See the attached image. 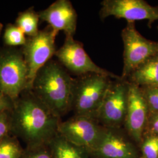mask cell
Instances as JSON below:
<instances>
[{
	"mask_svg": "<svg viewBox=\"0 0 158 158\" xmlns=\"http://www.w3.org/2000/svg\"><path fill=\"white\" fill-rule=\"evenodd\" d=\"M29 90L28 69L21 49L0 48V91L15 101Z\"/></svg>",
	"mask_w": 158,
	"mask_h": 158,
	"instance_id": "obj_4",
	"label": "cell"
},
{
	"mask_svg": "<svg viewBox=\"0 0 158 158\" xmlns=\"http://www.w3.org/2000/svg\"></svg>",
	"mask_w": 158,
	"mask_h": 158,
	"instance_id": "obj_26",
	"label": "cell"
},
{
	"mask_svg": "<svg viewBox=\"0 0 158 158\" xmlns=\"http://www.w3.org/2000/svg\"><path fill=\"white\" fill-rule=\"evenodd\" d=\"M124 44V66L123 80L128 78L131 72L142 63L153 57L158 56V42L143 37L135 28L134 22H127L122 30Z\"/></svg>",
	"mask_w": 158,
	"mask_h": 158,
	"instance_id": "obj_6",
	"label": "cell"
},
{
	"mask_svg": "<svg viewBox=\"0 0 158 158\" xmlns=\"http://www.w3.org/2000/svg\"><path fill=\"white\" fill-rule=\"evenodd\" d=\"M140 88L147 102L149 114L158 113V85L142 87Z\"/></svg>",
	"mask_w": 158,
	"mask_h": 158,
	"instance_id": "obj_19",
	"label": "cell"
},
{
	"mask_svg": "<svg viewBox=\"0 0 158 158\" xmlns=\"http://www.w3.org/2000/svg\"><path fill=\"white\" fill-rule=\"evenodd\" d=\"M3 27H4L3 24L1 23H0V35H1V31H2V29H3Z\"/></svg>",
	"mask_w": 158,
	"mask_h": 158,
	"instance_id": "obj_25",
	"label": "cell"
},
{
	"mask_svg": "<svg viewBox=\"0 0 158 158\" xmlns=\"http://www.w3.org/2000/svg\"><path fill=\"white\" fill-rule=\"evenodd\" d=\"M21 158H53L48 145L27 148Z\"/></svg>",
	"mask_w": 158,
	"mask_h": 158,
	"instance_id": "obj_21",
	"label": "cell"
},
{
	"mask_svg": "<svg viewBox=\"0 0 158 158\" xmlns=\"http://www.w3.org/2000/svg\"><path fill=\"white\" fill-rule=\"evenodd\" d=\"M38 12L31 7L24 11L19 12L15 21V25L21 29L25 35L32 37L38 33L40 21Z\"/></svg>",
	"mask_w": 158,
	"mask_h": 158,
	"instance_id": "obj_16",
	"label": "cell"
},
{
	"mask_svg": "<svg viewBox=\"0 0 158 158\" xmlns=\"http://www.w3.org/2000/svg\"><path fill=\"white\" fill-rule=\"evenodd\" d=\"M55 55L64 68L74 74L81 76L87 74H99L111 79H121V76L97 65L85 51L83 44L74 40L73 36H66L64 44L57 50Z\"/></svg>",
	"mask_w": 158,
	"mask_h": 158,
	"instance_id": "obj_7",
	"label": "cell"
},
{
	"mask_svg": "<svg viewBox=\"0 0 158 158\" xmlns=\"http://www.w3.org/2000/svg\"><path fill=\"white\" fill-rule=\"evenodd\" d=\"M3 40L7 47L14 48L24 45L27 38L23 31L15 24L8 23L6 25L3 35Z\"/></svg>",
	"mask_w": 158,
	"mask_h": 158,
	"instance_id": "obj_18",
	"label": "cell"
},
{
	"mask_svg": "<svg viewBox=\"0 0 158 158\" xmlns=\"http://www.w3.org/2000/svg\"><path fill=\"white\" fill-rule=\"evenodd\" d=\"M40 19L48 23L55 32L63 31L66 36H73L76 31L77 14L69 0H57L38 12Z\"/></svg>",
	"mask_w": 158,
	"mask_h": 158,
	"instance_id": "obj_13",
	"label": "cell"
},
{
	"mask_svg": "<svg viewBox=\"0 0 158 158\" xmlns=\"http://www.w3.org/2000/svg\"><path fill=\"white\" fill-rule=\"evenodd\" d=\"M11 132V111L0 114V141Z\"/></svg>",
	"mask_w": 158,
	"mask_h": 158,
	"instance_id": "obj_22",
	"label": "cell"
},
{
	"mask_svg": "<svg viewBox=\"0 0 158 158\" xmlns=\"http://www.w3.org/2000/svg\"><path fill=\"white\" fill-rule=\"evenodd\" d=\"M102 128L96 119L75 115L60 122L58 132L68 141L92 152L99 139Z\"/></svg>",
	"mask_w": 158,
	"mask_h": 158,
	"instance_id": "obj_10",
	"label": "cell"
},
{
	"mask_svg": "<svg viewBox=\"0 0 158 158\" xmlns=\"http://www.w3.org/2000/svg\"><path fill=\"white\" fill-rule=\"evenodd\" d=\"M110 79L102 74L91 73L75 79L72 108L76 115L96 119L111 84Z\"/></svg>",
	"mask_w": 158,
	"mask_h": 158,
	"instance_id": "obj_3",
	"label": "cell"
},
{
	"mask_svg": "<svg viewBox=\"0 0 158 158\" xmlns=\"http://www.w3.org/2000/svg\"><path fill=\"white\" fill-rule=\"evenodd\" d=\"M48 145L53 158H89L87 150L68 141L59 133Z\"/></svg>",
	"mask_w": 158,
	"mask_h": 158,
	"instance_id": "obj_15",
	"label": "cell"
},
{
	"mask_svg": "<svg viewBox=\"0 0 158 158\" xmlns=\"http://www.w3.org/2000/svg\"><path fill=\"white\" fill-rule=\"evenodd\" d=\"M14 106V101L0 91V114L11 111Z\"/></svg>",
	"mask_w": 158,
	"mask_h": 158,
	"instance_id": "obj_23",
	"label": "cell"
},
{
	"mask_svg": "<svg viewBox=\"0 0 158 158\" xmlns=\"http://www.w3.org/2000/svg\"><path fill=\"white\" fill-rule=\"evenodd\" d=\"M127 80L140 87L158 85V56L142 63L131 72Z\"/></svg>",
	"mask_w": 158,
	"mask_h": 158,
	"instance_id": "obj_14",
	"label": "cell"
},
{
	"mask_svg": "<svg viewBox=\"0 0 158 158\" xmlns=\"http://www.w3.org/2000/svg\"><path fill=\"white\" fill-rule=\"evenodd\" d=\"M128 91L127 80L121 79L111 81L96 115V120L107 128H118L124 124Z\"/></svg>",
	"mask_w": 158,
	"mask_h": 158,
	"instance_id": "obj_8",
	"label": "cell"
},
{
	"mask_svg": "<svg viewBox=\"0 0 158 158\" xmlns=\"http://www.w3.org/2000/svg\"><path fill=\"white\" fill-rule=\"evenodd\" d=\"M74 83L68 70L51 59L36 74L31 91L61 118L72 108Z\"/></svg>",
	"mask_w": 158,
	"mask_h": 158,
	"instance_id": "obj_2",
	"label": "cell"
},
{
	"mask_svg": "<svg viewBox=\"0 0 158 158\" xmlns=\"http://www.w3.org/2000/svg\"><path fill=\"white\" fill-rule=\"evenodd\" d=\"M99 12L102 20L108 17L125 19L127 22L148 20V26L158 20V6H152L143 0H104Z\"/></svg>",
	"mask_w": 158,
	"mask_h": 158,
	"instance_id": "obj_9",
	"label": "cell"
},
{
	"mask_svg": "<svg viewBox=\"0 0 158 158\" xmlns=\"http://www.w3.org/2000/svg\"><path fill=\"white\" fill-rule=\"evenodd\" d=\"M102 127L101 135L92 152L96 158H136L134 145L117 131Z\"/></svg>",
	"mask_w": 158,
	"mask_h": 158,
	"instance_id": "obj_12",
	"label": "cell"
},
{
	"mask_svg": "<svg viewBox=\"0 0 158 158\" xmlns=\"http://www.w3.org/2000/svg\"><path fill=\"white\" fill-rule=\"evenodd\" d=\"M142 152L145 158H158V135H151L143 142Z\"/></svg>",
	"mask_w": 158,
	"mask_h": 158,
	"instance_id": "obj_20",
	"label": "cell"
},
{
	"mask_svg": "<svg viewBox=\"0 0 158 158\" xmlns=\"http://www.w3.org/2000/svg\"><path fill=\"white\" fill-rule=\"evenodd\" d=\"M146 130L151 135H158V113L149 114Z\"/></svg>",
	"mask_w": 158,
	"mask_h": 158,
	"instance_id": "obj_24",
	"label": "cell"
},
{
	"mask_svg": "<svg viewBox=\"0 0 158 158\" xmlns=\"http://www.w3.org/2000/svg\"><path fill=\"white\" fill-rule=\"evenodd\" d=\"M60 119L31 91H25L14 101L11 111V132L28 148L48 145L59 133Z\"/></svg>",
	"mask_w": 158,
	"mask_h": 158,
	"instance_id": "obj_1",
	"label": "cell"
},
{
	"mask_svg": "<svg viewBox=\"0 0 158 158\" xmlns=\"http://www.w3.org/2000/svg\"><path fill=\"white\" fill-rule=\"evenodd\" d=\"M57 34L48 25L40 30L35 36L28 37L25 44L20 49L28 69L29 90L32 89L37 73L55 55Z\"/></svg>",
	"mask_w": 158,
	"mask_h": 158,
	"instance_id": "obj_5",
	"label": "cell"
},
{
	"mask_svg": "<svg viewBox=\"0 0 158 158\" xmlns=\"http://www.w3.org/2000/svg\"><path fill=\"white\" fill-rule=\"evenodd\" d=\"M23 152L15 136L9 135L0 141V158H21Z\"/></svg>",
	"mask_w": 158,
	"mask_h": 158,
	"instance_id": "obj_17",
	"label": "cell"
},
{
	"mask_svg": "<svg viewBox=\"0 0 158 158\" xmlns=\"http://www.w3.org/2000/svg\"><path fill=\"white\" fill-rule=\"evenodd\" d=\"M149 108L141 88L129 83L128 105L124 124L131 136L139 142L146 130Z\"/></svg>",
	"mask_w": 158,
	"mask_h": 158,
	"instance_id": "obj_11",
	"label": "cell"
}]
</instances>
